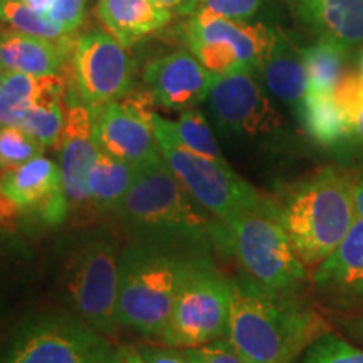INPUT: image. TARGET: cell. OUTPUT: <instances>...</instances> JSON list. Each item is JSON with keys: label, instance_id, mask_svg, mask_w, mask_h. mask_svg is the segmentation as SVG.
Returning a JSON list of instances; mask_svg holds the SVG:
<instances>
[{"label": "cell", "instance_id": "8d00e7d4", "mask_svg": "<svg viewBox=\"0 0 363 363\" xmlns=\"http://www.w3.org/2000/svg\"><path fill=\"white\" fill-rule=\"evenodd\" d=\"M19 217H22V212L17 208L16 203L0 190V227H2V229L12 227L17 220H19Z\"/></svg>", "mask_w": 363, "mask_h": 363}, {"label": "cell", "instance_id": "2e32d148", "mask_svg": "<svg viewBox=\"0 0 363 363\" xmlns=\"http://www.w3.org/2000/svg\"><path fill=\"white\" fill-rule=\"evenodd\" d=\"M56 148L69 207H84L89 203L88 175L99 155L93 108L71 98Z\"/></svg>", "mask_w": 363, "mask_h": 363}, {"label": "cell", "instance_id": "7c38bea8", "mask_svg": "<svg viewBox=\"0 0 363 363\" xmlns=\"http://www.w3.org/2000/svg\"><path fill=\"white\" fill-rule=\"evenodd\" d=\"M103 343L74 321L49 318L22 331L0 363H96Z\"/></svg>", "mask_w": 363, "mask_h": 363}, {"label": "cell", "instance_id": "ba28073f", "mask_svg": "<svg viewBox=\"0 0 363 363\" xmlns=\"http://www.w3.org/2000/svg\"><path fill=\"white\" fill-rule=\"evenodd\" d=\"M180 34L189 51L217 76L261 72L276 38V30L262 24L207 12H195Z\"/></svg>", "mask_w": 363, "mask_h": 363}, {"label": "cell", "instance_id": "5bb4252c", "mask_svg": "<svg viewBox=\"0 0 363 363\" xmlns=\"http://www.w3.org/2000/svg\"><path fill=\"white\" fill-rule=\"evenodd\" d=\"M0 190L22 216H33L49 225L65 220L71 208L61 169L43 155L0 172Z\"/></svg>", "mask_w": 363, "mask_h": 363}, {"label": "cell", "instance_id": "30bf717a", "mask_svg": "<svg viewBox=\"0 0 363 363\" xmlns=\"http://www.w3.org/2000/svg\"><path fill=\"white\" fill-rule=\"evenodd\" d=\"M152 96H140L91 106L94 136L101 152L143 170L163 162L152 121Z\"/></svg>", "mask_w": 363, "mask_h": 363}, {"label": "cell", "instance_id": "4fadbf2b", "mask_svg": "<svg viewBox=\"0 0 363 363\" xmlns=\"http://www.w3.org/2000/svg\"><path fill=\"white\" fill-rule=\"evenodd\" d=\"M208 99L217 121L235 133L267 135L284 125L283 116L249 72L217 76Z\"/></svg>", "mask_w": 363, "mask_h": 363}, {"label": "cell", "instance_id": "d4e9b609", "mask_svg": "<svg viewBox=\"0 0 363 363\" xmlns=\"http://www.w3.org/2000/svg\"><path fill=\"white\" fill-rule=\"evenodd\" d=\"M345 45L318 39L315 44L301 49V57L308 74V93L333 94L345 76L347 62Z\"/></svg>", "mask_w": 363, "mask_h": 363}, {"label": "cell", "instance_id": "9c48e42d", "mask_svg": "<svg viewBox=\"0 0 363 363\" xmlns=\"http://www.w3.org/2000/svg\"><path fill=\"white\" fill-rule=\"evenodd\" d=\"M67 69L69 98L88 106L123 99L135 88L133 57L110 33L103 30H89L74 40Z\"/></svg>", "mask_w": 363, "mask_h": 363}, {"label": "cell", "instance_id": "484cf974", "mask_svg": "<svg viewBox=\"0 0 363 363\" xmlns=\"http://www.w3.org/2000/svg\"><path fill=\"white\" fill-rule=\"evenodd\" d=\"M169 126L177 142L189 152L212 158V160H224L211 126L201 111L194 110V108L180 111L177 120H169Z\"/></svg>", "mask_w": 363, "mask_h": 363}, {"label": "cell", "instance_id": "4dcf8cb0", "mask_svg": "<svg viewBox=\"0 0 363 363\" xmlns=\"http://www.w3.org/2000/svg\"><path fill=\"white\" fill-rule=\"evenodd\" d=\"M305 363H363V352L337 335L325 333L308 347Z\"/></svg>", "mask_w": 363, "mask_h": 363}, {"label": "cell", "instance_id": "e575fe53", "mask_svg": "<svg viewBox=\"0 0 363 363\" xmlns=\"http://www.w3.org/2000/svg\"><path fill=\"white\" fill-rule=\"evenodd\" d=\"M145 363H190L187 353L182 348H158V347H140L136 348Z\"/></svg>", "mask_w": 363, "mask_h": 363}, {"label": "cell", "instance_id": "ee69618b", "mask_svg": "<svg viewBox=\"0 0 363 363\" xmlns=\"http://www.w3.org/2000/svg\"><path fill=\"white\" fill-rule=\"evenodd\" d=\"M4 76H6V71H4V69H0V83H2Z\"/></svg>", "mask_w": 363, "mask_h": 363}, {"label": "cell", "instance_id": "60d3db41", "mask_svg": "<svg viewBox=\"0 0 363 363\" xmlns=\"http://www.w3.org/2000/svg\"><path fill=\"white\" fill-rule=\"evenodd\" d=\"M153 2L163 9H169V11H172V9L179 11L182 4H184V0H153Z\"/></svg>", "mask_w": 363, "mask_h": 363}, {"label": "cell", "instance_id": "836d02e7", "mask_svg": "<svg viewBox=\"0 0 363 363\" xmlns=\"http://www.w3.org/2000/svg\"><path fill=\"white\" fill-rule=\"evenodd\" d=\"M86 0H54L45 16L57 24L67 35L74 34L84 21Z\"/></svg>", "mask_w": 363, "mask_h": 363}, {"label": "cell", "instance_id": "52a82bcc", "mask_svg": "<svg viewBox=\"0 0 363 363\" xmlns=\"http://www.w3.org/2000/svg\"><path fill=\"white\" fill-rule=\"evenodd\" d=\"M233 281L207 261H187L162 343L172 348H197L227 337Z\"/></svg>", "mask_w": 363, "mask_h": 363}, {"label": "cell", "instance_id": "6da1fadb", "mask_svg": "<svg viewBox=\"0 0 363 363\" xmlns=\"http://www.w3.org/2000/svg\"><path fill=\"white\" fill-rule=\"evenodd\" d=\"M325 335V321L291 294L256 281H233L227 340L249 363H291Z\"/></svg>", "mask_w": 363, "mask_h": 363}, {"label": "cell", "instance_id": "d6986e66", "mask_svg": "<svg viewBox=\"0 0 363 363\" xmlns=\"http://www.w3.org/2000/svg\"><path fill=\"white\" fill-rule=\"evenodd\" d=\"M98 19L123 48L130 49L172 19L169 9L153 0H98Z\"/></svg>", "mask_w": 363, "mask_h": 363}, {"label": "cell", "instance_id": "277c9868", "mask_svg": "<svg viewBox=\"0 0 363 363\" xmlns=\"http://www.w3.org/2000/svg\"><path fill=\"white\" fill-rule=\"evenodd\" d=\"M187 261L153 249H128L120 261L118 323L143 337H162Z\"/></svg>", "mask_w": 363, "mask_h": 363}, {"label": "cell", "instance_id": "4316f807", "mask_svg": "<svg viewBox=\"0 0 363 363\" xmlns=\"http://www.w3.org/2000/svg\"><path fill=\"white\" fill-rule=\"evenodd\" d=\"M0 24L9 26V29L38 35L54 43H66L71 39L65 30L49 19L48 16L34 11L22 0H0Z\"/></svg>", "mask_w": 363, "mask_h": 363}, {"label": "cell", "instance_id": "f1b7e54d", "mask_svg": "<svg viewBox=\"0 0 363 363\" xmlns=\"http://www.w3.org/2000/svg\"><path fill=\"white\" fill-rule=\"evenodd\" d=\"M333 94L348 116L347 143L363 148V76L360 72L345 74Z\"/></svg>", "mask_w": 363, "mask_h": 363}, {"label": "cell", "instance_id": "7a4b0ae2", "mask_svg": "<svg viewBox=\"0 0 363 363\" xmlns=\"http://www.w3.org/2000/svg\"><path fill=\"white\" fill-rule=\"evenodd\" d=\"M274 203L281 224L305 266L323 262L358 216L353 179L331 167L294 182Z\"/></svg>", "mask_w": 363, "mask_h": 363}, {"label": "cell", "instance_id": "5b68a950", "mask_svg": "<svg viewBox=\"0 0 363 363\" xmlns=\"http://www.w3.org/2000/svg\"><path fill=\"white\" fill-rule=\"evenodd\" d=\"M150 121L167 167L216 219L229 222L264 202L266 197L234 172L225 160H212L182 147L172 135L167 118L153 111Z\"/></svg>", "mask_w": 363, "mask_h": 363}, {"label": "cell", "instance_id": "ab89813d", "mask_svg": "<svg viewBox=\"0 0 363 363\" xmlns=\"http://www.w3.org/2000/svg\"><path fill=\"white\" fill-rule=\"evenodd\" d=\"M22 2L27 4L29 7H33L34 11H38L40 13H44L51 9V6L54 4V0H22Z\"/></svg>", "mask_w": 363, "mask_h": 363}, {"label": "cell", "instance_id": "1f68e13d", "mask_svg": "<svg viewBox=\"0 0 363 363\" xmlns=\"http://www.w3.org/2000/svg\"><path fill=\"white\" fill-rule=\"evenodd\" d=\"M185 353L190 363H249L227 338H219L197 348H187Z\"/></svg>", "mask_w": 363, "mask_h": 363}, {"label": "cell", "instance_id": "d6a6232c", "mask_svg": "<svg viewBox=\"0 0 363 363\" xmlns=\"http://www.w3.org/2000/svg\"><path fill=\"white\" fill-rule=\"evenodd\" d=\"M262 0H202L197 12L214 13L234 21H249L259 11Z\"/></svg>", "mask_w": 363, "mask_h": 363}, {"label": "cell", "instance_id": "d590c367", "mask_svg": "<svg viewBox=\"0 0 363 363\" xmlns=\"http://www.w3.org/2000/svg\"><path fill=\"white\" fill-rule=\"evenodd\" d=\"M96 363H145V362L136 348H130V347L113 348L110 345L103 343L101 348H99Z\"/></svg>", "mask_w": 363, "mask_h": 363}, {"label": "cell", "instance_id": "ac0fdd59", "mask_svg": "<svg viewBox=\"0 0 363 363\" xmlns=\"http://www.w3.org/2000/svg\"><path fill=\"white\" fill-rule=\"evenodd\" d=\"M74 40L54 43L13 29H0V69L30 76H57L67 69Z\"/></svg>", "mask_w": 363, "mask_h": 363}, {"label": "cell", "instance_id": "74e56055", "mask_svg": "<svg viewBox=\"0 0 363 363\" xmlns=\"http://www.w3.org/2000/svg\"><path fill=\"white\" fill-rule=\"evenodd\" d=\"M353 197H355L357 214L363 216V174L353 179Z\"/></svg>", "mask_w": 363, "mask_h": 363}, {"label": "cell", "instance_id": "7bdbcfd3", "mask_svg": "<svg viewBox=\"0 0 363 363\" xmlns=\"http://www.w3.org/2000/svg\"><path fill=\"white\" fill-rule=\"evenodd\" d=\"M358 72H360V74L363 76V49H362V52H360V71H358Z\"/></svg>", "mask_w": 363, "mask_h": 363}, {"label": "cell", "instance_id": "f546056e", "mask_svg": "<svg viewBox=\"0 0 363 363\" xmlns=\"http://www.w3.org/2000/svg\"><path fill=\"white\" fill-rule=\"evenodd\" d=\"M44 150V145L19 126H4L0 128V172L38 158Z\"/></svg>", "mask_w": 363, "mask_h": 363}, {"label": "cell", "instance_id": "ffe728a7", "mask_svg": "<svg viewBox=\"0 0 363 363\" xmlns=\"http://www.w3.org/2000/svg\"><path fill=\"white\" fill-rule=\"evenodd\" d=\"M313 279L331 294L363 293V216H357L337 249L318 264Z\"/></svg>", "mask_w": 363, "mask_h": 363}, {"label": "cell", "instance_id": "44dd1931", "mask_svg": "<svg viewBox=\"0 0 363 363\" xmlns=\"http://www.w3.org/2000/svg\"><path fill=\"white\" fill-rule=\"evenodd\" d=\"M261 74L271 93L298 113L308 93L306 67L301 49H296L281 30H276L274 44L262 65Z\"/></svg>", "mask_w": 363, "mask_h": 363}, {"label": "cell", "instance_id": "603a6c76", "mask_svg": "<svg viewBox=\"0 0 363 363\" xmlns=\"http://www.w3.org/2000/svg\"><path fill=\"white\" fill-rule=\"evenodd\" d=\"M306 133L323 147H338L348 140V116L335 94L306 93L298 111Z\"/></svg>", "mask_w": 363, "mask_h": 363}, {"label": "cell", "instance_id": "e0dca14e", "mask_svg": "<svg viewBox=\"0 0 363 363\" xmlns=\"http://www.w3.org/2000/svg\"><path fill=\"white\" fill-rule=\"evenodd\" d=\"M288 6L318 39L345 48L363 43V0H288Z\"/></svg>", "mask_w": 363, "mask_h": 363}, {"label": "cell", "instance_id": "b9f144b4", "mask_svg": "<svg viewBox=\"0 0 363 363\" xmlns=\"http://www.w3.org/2000/svg\"><path fill=\"white\" fill-rule=\"evenodd\" d=\"M353 331L358 335L363 340V316L358 318V320L353 323Z\"/></svg>", "mask_w": 363, "mask_h": 363}, {"label": "cell", "instance_id": "9a60e30c", "mask_svg": "<svg viewBox=\"0 0 363 363\" xmlns=\"http://www.w3.org/2000/svg\"><path fill=\"white\" fill-rule=\"evenodd\" d=\"M217 74L211 72L192 52L179 49L150 61L143 81L153 104L165 110H192L211 94Z\"/></svg>", "mask_w": 363, "mask_h": 363}, {"label": "cell", "instance_id": "83f0119b", "mask_svg": "<svg viewBox=\"0 0 363 363\" xmlns=\"http://www.w3.org/2000/svg\"><path fill=\"white\" fill-rule=\"evenodd\" d=\"M62 98L44 99L30 108L21 120L19 128L38 140L44 148H56L66 123V111Z\"/></svg>", "mask_w": 363, "mask_h": 363}, {"label": "cell", "instance_id": "7402d4cb", "mask_svg": "<svg viewBox=\"0 0 363 363\" xmlns=\"http://www.w3.org/2000/svg\"><path fill=\"white\" fill-rule=\"evenodd\" d=\"M66 79L57 76H30L6 72L0 83V128L19 126L30 108L44 99L65 96Z\"/></svg>", "mask_w": 363, "mask_h": 363}, {"label": "cell", "instance_id": "8992f818", "mask_svg": "<svg viewBox=\"0 0 363 363\" xmlns=\"http://www.w3.org/2000/svg\"><path fill=\"white\" fill-rule=\"evenodd\" d=\"M118 211L140 229L177 233L192 239L212 235L217 242L222 233V222L211 220V212L185 190L165 160L138 172Z\"/></svg>", "mask_w": 363, "mask_h": 363}, {"label": "cell", "instance_id": "f35d334b", "mask_svg": "<svg viewBox=\"0 0 363 363\" xmlns=\"http://www.w3.org/2000/svg\"><path fill=\"white\" fill-rule=\"evenodd\" d=\"M201 4L202 0H184V4H182L177 13H180V16H194L197 9L201 7Z\"/></svg>", "mask_w": 363, "mask_h": 363}, {"label": "cell", "instance_id": "cb8c5ba5", "mask_svg": "<svg viewBox=\"0 0 363 363\" xmlns=\"http://www.w3.org/2000/svg\"><path fill=\"white\" fill-rule=\"evenodd\" d=\"M138 169L130 163L118 160L99 150L96 163L88 175L89 203L103 211L120 207L131 185L135 184Z\"/></svg>", "mask_w": 363, "mask_h": 363}, {"label": "cell", "instance_id": "3957f363", "mask_svg": "<svg viewBox=\"0 0 363 363\" xmlns=\"http://www.w3.org/2000/svg\"><path fill=\"white\" fill-rule=\"evenodd\" d=\"M219 244L234 252L249 278L271 291L293 294L306 283V266L294 251L271 199L222 222Z\"/></svg>", "mask_w": 363, "mask_h": 363}, {"label": "cell", "instance_id": "8fae6325", "mask_svg": "<svg viewBox=\"0 0 363 363\" xmlns=\"http://www.w3.org/2000/svg\"><path fill=\"white\" fill-rule=\"evenodd\" d=\"M120 261L115 246L104 239L91 240L79 252L71 278V294L86 323L110 333L118 323Z\"/></svg>", "mask_w": 363, "mask_h": 363}]
</instances>
